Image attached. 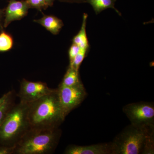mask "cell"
Segmentation results:
<instances>
[{"instance_id": "6da1fadb", "label": "cell", "mask_w": 154, "mask_h": 154, "mask_svg": "<svg viewBox=\"0 0 154 154\" xmlns=\"http://www.w3.org/2000/svg\"><path fill=\"white\" fill-rule=\"evenodd\" d=\"M28 117L30 128H58L66 117L59 99L57 89L28 104Z\"/></svg>"}, {"instance_id": "7a4b0ae2", "label": "cell", "mask_w": 154, "mask_h": 154, "mask_svg": "<svg viewBox=\"0 0 154 154\" xmlns=\"http://www.w3.org/2000/svg\"><path fill=\"white\" fill-rule=\"evenodd\" d=\"M61 133L59 128H30L14 147L13 154L53 153L59 142Z\"/></svg>"}, {"instance_id": "3957f363", "label": "cell", "mask_w": 154, "mask_h": 154, "mask_svg": "<svg viewBox=\"0 0 154 154\" xmlns=\"http://www.w3.org/2000/svg\"><path fill=\"white\" fill-rule=\"evenodd\" d=\"M28 104H15L0 125V146L14 147L30 128Z\"/></svg>"}, {"instance_id": "277c9868", "label": "cell", "mask_w": 154, "mask_h": 154, "mask_svg": "<svg viewBox=\"0 0 154 154\" xmlns=\"http://www.w3.org/2000/svg\"><path fill=\"white\" fill-rule=\"evenodd\" d=\"M154 134V127L131 124L118 134L112 143V154H142L147 141Z\"/></svg>"}, {"instance_id": "5b68a950", "label": "cell", "mask_w": 154, "mask_h": 154, "mask_svg": "<svg viewBox=\"0 0 154 154\" xmlns=\"http://www.w3.org/2000/svg\"><path fill=\"white\" fill-rule=\"evenodd\" d=\"M122 111L131 124L139 126L154 127L153 102L141 101L130 103L125 105Z\"/></svg>"}, {"instance_id": "8992f818", "label": "cell", "mask_w": 154, "mask_h": 154, "mask_svg": "<svg viewBox=\"0 0 154 154\" xmlns=\"http://www.w3.org/2000/svg\"><path fill=\"white\" fill-rule=\"evenodd\" d=\"M57 89L61 107L65 117L72 110L79 107L88 95L82 82L71 87L59 85Z\"/></svg>"}, {"instance_id": "52a82bcc", "label": "cell", "mask_w": 154, "mask_h": 154, "mask_svg": "<svg viewBox=\"0 0 154 154\" xmlns=\"http://www.w3.org/2000/svg\"><path fill=\"white\" fill-rule=\"evenodd\" d=\"M54 90L50 88L45 83L30 82L23 79L20 83V90L17 96L20 99V102L29 104L50 94Z\"/></svg>"}, {"instance_id": "ba28073f", "label": "cell", "mask_w": 154, "mask_h": 154, "mask_svg": "<svg viewBox=\"0 0 154 154\" xmlns=\"http://www.w3.org/2000/svg\"><path fill=\"white\" fill-rule=\"evenodd\" d=\"M30 8L26 0H10L8 5L4 11L3 27L5 28L14 21L20 20L28 14Z\"/></svg>"}, {"instance_id": "9c48e42d", "label": "cell", "mask_w": 154, "mask_h": 154, "mask_svg": "<svg viewBox=\"0 0 154 154\" xmlns=\"http://www.w3.org/2000/svg\"><path fill=\"white\" fill-rule=\"evenodd\" d=\"M65 154H112L111 142L88 146L70 145L63 152Z\"/></svg>"}, {"instance_id": "30bf717a", "label": "cell", "mask_w": 154, "mask_h": 154, "mask_svg": "<svg viewBox=\"0 0 154 154\" xmlns=\"http://www.w3.org/2000/svg\"><path fill=\"white\" fill-rule=\"evenodd\" d=\"M40 24L53 35H57L60 32L64 24L63 21L53 15H45L41 19L33 20Z\"/></svg>"}, {"instance_id": "8fae6325", "label": "cell", "mask_w": 154, "mask_h": 154, "mask_svg": "<svg viewBox=\"0 0 154 154\" xmlns=\"http://www.w3.org/2000/svg\"><path fill=\"white\" fill-rule=\"evenodd\" d=\"M88 18V14H83L82 27L79 33L73 38L72 43L76 45L80 48L90 49V44L86 32V25Z\"/></svg>"}, {"instance_id": "7c38bea8", "label": "cell", "mask_w": 154, "mask_h": 154, "mask_svg": "<svg viewBox=\"0 0 154 154\" xmlns=\"http://www.w3.org/2000/svg\"><path fill=\"white\" fill-rule=\"evenodd\" d=\"M116 2V0H87L86 3H89L92 6L96 15L106 9L111 8L115 10L118 15L121 16V13L115 8Z\"/></svg>"}, {"instance_id": "4fadbf2b", "label": "cell", "mask_w": 154, "mask_h": 154, "mask_svg": "<svg viewBox=\"0 0 154 154\" xmlns=\"http://www.w3.org/2000/svg\"><path fill=\"white\" fill-rule=\"evenodd\" d=\"M82 82L79 71L72 67H68L62 81L59 85L66 87H71Z\"/></svg>"}, {"instance_id": "5bb4252c", "label": "cell", "mask_w": 154, "mask_h": 154, "mask_svg": "<svg viewBox=\"0 0 154 154\" xmlns=\"http://www.w3.org/2000/svg\"><path fill=\"white\" fill-rule=\"evenodd\" d=\"M15 95L16 94L14 91H9L8 96L0 106V125L10 110L15 104Z\"/></svg>"}, {"instance_id": "9a60e30c", "label": "cell", "mask_w": 154, "mask_h": 154, "mask_svg": "<svg viewBox=\"0 0 154 154\" xmlns=\"http://www.w3.org/2000/svg\"><path fill=\"white\" fill-rule=\"evenodd\" d=\"M13 37L3 30L0 31V52H5L12 49L14 46Z\"/></svg>"}, {"instance_id": "2e32d148", "label": "cell", "mask_w": 154, "mask_h": 154, "mask_svg": "<svg viewBox=\"0 0 154 154\" xmlns=\"http://www.w3.org/2000/svg\"><path fill=\"white\" fill-rule=\"evenodd\" d=\"M89 51V49L80 48L79 51L75 57L72 63L69 66L73 67L77 71H79L80 66L85 58L88 55Z\"/></svg>"}, {"instance_id": "e0dca14e", "label": "cell", "mask_w": 154, "mask_h": 154, "mask_svg": "<svg viewBox=\"0 0 154 154\" xmlns=\"http://www.w3.org/2000/svg\"><path fill=\"white\" fill-rule=\"evenodd\" d=\"M30 8H35L41 12L48 8L45 0H26Z\"/></svg>"}, {"instance_id": "ac0fdd59", "label": "cell", "mask_w": 154, "mask_h": 154, "mask_svg": "<svg viewBox=\"0 0 154 154\" xmlns=\"http://www.w3.org/2000/svg\"><path fill=\"white\" fill-rule=\"evenodd\" d=\"M80 50V48L76 45L72 43L69 48L68 54L69 60V65L71 66L72 63L76 56L78 54Z\"/></svg>"}, {"instance_id": "d6986e66", "label": "cell", "mask_w": 154, "mask_h": 154, "mask_svg": "<svg viewBox=\"0 0 154 154\" xmlns=\"http://www.w3.org/2000/svg\"><path fill=\"white\" fill-rule=\"evenodd\" d=\"M14 148L0 146V154H13Z\"/></svg>"}, {"instance_id": "ffe728a7", "label": "cell", "mask_w": 154, "mask_h": 154, "mask_svg": "<svg viewBox=\"0 0 154 154\" xmlns=\"http://www.w3.org/2000/svg\"><path fill=\"white\" fill-rule=\"evenodd\" d=\"M60 2H63L70 3H86L87 0H58Z\"/></svg>"}, {"instance_id": "44dd1931", "label": "cell", "mask_w": 154, "mask_h": 154, "mask_svg": "<svg viewBox=\"0 0 154 154\" xmlns=\"http://www.w3.org/2000/svg\"><path fill=\"white\" fill-rule=\"evenodd\" d=\"M4 11L0 9V30H3V21H4Z\"/></svg>"}, {"instance_id": "7402d4cb", "label": "cell", "mask_w": 154, "mask_h": 154, "mask_svg": "<svg viewBox=\"0 0 154 154\" xmlns=\"http://www.w3.org/2000/svg\"><path fill=\"white\" fill-rule=\"evenodd\" d=\"M9 94V92L7 93V94H4L1 98H0V106L3 104V102H5V100L7 99Z\"/></svg>"}, {"instance_id": "603a6c76", "label": "cell", "mask_w": 154, "mask_h": 154, "mask_svg": "<svg viewBox=\"0 0 154 154\" xmlns=\"http://www.w3.org/2000/svg\"><path fill=\"white\" fill-rule=\"evenodd\" d=\"M55 1V0H45L48 7L52 6Z\"/></svg>"}]
</instances>
